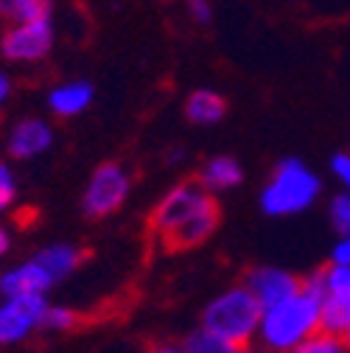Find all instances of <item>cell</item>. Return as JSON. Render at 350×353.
Listing matches in <instances>:
<instances>
[{
  "mask_svg": "<svg viewBox=\"0 0 350 353\" xmlns=\"http://www.w3.org/2000/svg\"><path fill=\"white\" fill-rule=\"evenodd\" d=\"M218 205L199 183H180L165 191L152 210V230L168 250H191L213 236Z\"/></svg>",
  "mask_w": 350,
  "mask_h": 353,
  "instance_id": "cell-1",
  "label": "cell"
},
{
  "mask_svg": "<svg viewBox=\"0 0 350 353\" xmlns=\"http://www.w3.org/2000/svg\"><path fill=\"white\" fill-rule=\"evenodd\" d=\"M322 331V300L311 286H300L289 300L264 308L258 325V342L269 353H291Z\"/></svg>",
  "mask_w": 350,
  "mask_h": 353,
  "instance_id": "cell-2",
  "label": "cell"
},
{
  "mask_svg": "<svg viewBox=\"0 0 350 353\" xmlns=\"http://www.w3.org/2000/svg\"><path fill=\"white\" fill-rule=\"evenodd\" d=\"M322 194L320 176L297 157H286L275 165L267 185L260 188V208L264 213L283 219L309 210Z\"/></svg>",
  "mask_w": 350,
  "mask_h": 353,
  "instance_id": "cell-3",
  "label": "cell"
},
{
  "mask_svg": "<svg viewBox=\"0 0 350 353\" xmlns=\"http://www.w3.org/2000/svg\"><path fill=\"white\" fill-rule=\"evenodd\" d=\"M264 308L247 292V286H230L222 294H216L202 312V328L222 336L225 342L236 345L238 350L258 339V325Z\"/></svg>",
  "mask_w": 350,
  "mask_h": 353,
  "instance_id": "cell-4",
  "label": "cell"
},
{
  "mask_svg": "<svg viewBox=\"0 0 350 353\" xmlns=\"http://www.w3.org/2000/svg\"><path fill=\"white\" fill-rule=\"evenodd\" d=\"M302 283L311 286L322 300V334L344 339V331L350 328V270L328 263L322 272L305 278Z\"/></svg>",
  "mask_w": 350,
  "mask_h": 353,
  "instance_id": "cell-5",
  "label": "cell"
},
{
  "mask_svg": "<svg viewBox=\"0 0 350 353\" xmlns=\"http://www.w3.org/2000/svg\"><path fill=\"white\" fill-rule=\"evenodd\" d=\"M132 191V176L121 163H104L90 174V183L81 196V210L90 219H104L112 216L115 210L123 208Z\"/></svg>",
  "mask_w": 350,
  "mask_h": 353,
  "instance_id": "cell-6",
  "label": "cell"
},
{
  "mask_svg": "<svg viewBox=\"0 0 350 353\" xmlns=\"http://www.w3.org/2000/svg\"><path fill=\"white\" fill-rule=\"evenodd\" d=\"M56 26L54 17H39L31 23H14L0 37V54L9 62H39L54 51Z\"/></svg>",
  "mask_w": 350,
  "mask_h": 353,
  "instance_id": "cell-7",
  "label": "cell"
},
{
  "mask_svg": "<svg viewBox=\"0 0 350 353\" xmlns=\"http://www.w3.org/2000/svg\"><path fill=\"white\" fill-rule=\"evenodd\" d=\"M48 305L45 297H0V345H20L42 331Z\"/></svg>",
  "mask_w": 350,
  "mask_h": 353,
  "instance_id": "cell-8",
  "label": "cell"
},
{
  "mask_svg": "<svg viewBox=\"0 0 350 353\" xmlns=\"http://www.w3.org/2000/svg\"><path fill=\"white\" fill-rule=\"evenodd\" d=\"M244 286L258 300L260 308H272V305L289 300L291 294H297L302 281L280 267H255V270H249Z\"/></svg>",
  "mask_w": 350,
  "mask_h": 353,
  "instance_id": "cell-9",
  "label": "cell"
},
{
  "mask_svg": "<svg viewBox=\"0 0 350 353\" xmlns=\"http://www.w3.org/2000/svg\"><path fill=\"white\" fill-rule=\"evenodd\" d=\"M54 146V126L45 118H23L12 126L6 149L14 160H37Z\"/></svg>",
  "mask_w": 350,
  "mask_h": 353,
  "instance_id": "cell-10",
  "label": "cell"
},
{
  "mask_svg": "<svg viewBox=\"0 0 350 353\" xmlns=\"http://www.w3.org/2000/svg\"><path fill=\"white\" fill-rule=\"evenodd\" d=\"M54 281L34 258L0 275V297H45Z\"/></svg>",
  "mask_w": 350,
  "mask_h": 353,
  "instance_id": "cell-11",
  "label": "cell"
},
{
  "mask_svg": "<svg viewBox=\"0 0 350 353\" xmlns=\"http://www.w3.org/2000/svg\"><path fill=\"white\" fill-rule=\"evenodd\" d=\"M93 99H96V90L90 81H84V79L62 81L48 93V110L56 118H76L93 104Z\"/></svg>",
  "mask_w": 350,
  "mask_h": 353,
  "instance_id": "cell-12",
  "label": "cell"
},
{
  "mask_svg": "<svg viewBox=\"0 0 350 353\" xmlns=\"http://www.w3.org/2000/svg\"><path fill=\"white\" fill-rule=\"evenodd\" d=\"M244 180V168L236 157L230 154H218V157H210L205 160V165L199 168V185L213 196V194H225V191H233L238 188Z\"/></svg>",
  "mask_w": 350,
  "mask_h": 353,
  "instance_id": "cell-13",
  "label": "cell"
},
{
  "mask_svg": "<svg viewBox=\"0 0 350 353\" xmlns=\"http://www.w3.org/2000/svg\"><path fill=\"white\" fill-rule=\"evenodd\" d=\"M34 261L39 263L42 270L48 272V278L56 283V281H65L68 275H73L79 267H81V261H84V250L70 244V241H56V244H48V247H42Z\"/></svg>",
  "mask_w": 350,
  "mask_h": 353,
  "instance_id": "cell-14",
  "label": "cell"
},
{
  "mask_svg": "<svg viewBox=\"0 0 350 353\" xmlns=\"http://www.w3.org/2000/svg\"><path fill=\"white\" fill-rule=\"evenodd\" d=\"M225 112H227L225 96H218L216 90H207V87L194 90L185 99V118L196 126H213V123H218L225 118Z\"/></svg>",
  "mask_w": 350,
  "mask_h": 353,
  "instance_id": "cell-15",
  "label": "cell"
},
{
  "mask_svg": "<svg viewBox=\"0 0 350 353\" xmlns=\"http://www.w3.org/2000/svg\"><path fill=\"white\" fill-rule=\"evenodd\" d=\"M0 17L14 23H31L39 17H51V3L45 0H0Z\"/></svg>",
  "mask_w": 350,
  "mask_h": 353,
  "instance_id": "cell-16",
  "label": "cell"
},
{
  "mask_svg": "<svg viewBox=\"0 0 350 353\" xmlns=\"http://www.w3.org/2000/svg\"><path fill=\"white\" fill-rule=\"evenodd\" d=\"M183 350H185V353H238L236 345H230V342H225L222 336L205 331L202 325H199L194 334H188V339L183 342Z\"/></svg>",
  "mask_w": 350,
  "mask_h": 353,
  "instance_id": "cell-17",
  "label": "cell"
},
{
  "mask_svg": "<svg viewBox=\"0 0 350 353\" xmlns=\"http://www.w3.org/2000/svg\"><path fill=\"white\" fill-rule=\"evenodd\" d=\"M328 219L339 239H350V194H336L328 202Z\"/></svg>",
  "mask_w": 350,
  "mask_h": 353,
  "instance_id": "cell-18",
  "label": "cell"
},
{
  "mask_svg": "<svg viewBox=\"0 0 350 353\" xmlns=\"http://www.w3.org/2000/svg\"><path fill=\"white\" fill-rule=\"evenodd\" d=\"M291 353H350L347 342L342 336H333V334H314L309 342H302L300 347H294Z\"/></svg>",
  "mask_w": 350,
  "mask_h": 353,
  "instance_id": "cell-19",
  "label": "cell"
},
{
  "mask_svg": "<svg viewBox=\"0 0 350 353\" xmlns=\"http://www.w3.org/2000/svg\"><path fill=\"white\" fill-rule=\"evenodd\" d=\"M79 323V314L68 305H48L45 312V323H42V331H54V334H65L73 331Z\"/></svg>",
  "mask_w": 350,
  "mask_h": 353,
  "instance_id": "cell-20",
  "label": "cell"
},
{
  "mask_svg": "<svg viewBox=\"0 0 350 353\" xmlns=\"http://www.w3.org/2000/svg\"><path fill=\"white\" fill-rule=\"evenodd\" d=\"M17 202V176L6 160H0V216Z\"/></svg>",
  "mask_w": 350,
  "mask_h": 353,
  "instance_id": "cell-21",
  "label": "cell"
},
{
  "mask_svg": "<svg viewBox=\"0 0 350 353\" xmlns=\"http://www.w3.org/2000/svg\"><path fill=\"white\" fill-rule=\"evenodd\" d=\"M331 174L336 176V183L342 185V194H350V152H339L331 160Z\"/></svg>",
  "mask_w": 350,
  "mask_h": 353,
  "instance_id": "cell-22",
  "label": "cell"
},
{
  "mask_svg": "<svg viewBox=\"0 0 350 353\" xmlns=\"http://www.w3.org/2000/svg\"><path fill=\"white\" fill-rule=\"evenodd\" d=\"M331 267L350 270V239H336V244L331 247Z\"/></svg>",
  "mask_w": 350,
  "mask_h": 353,
  "instance_id": "cell-23",
  "label": "cell"
},
{
  "mask_svg": "<svg viewBox=\"0 0 350 353\" xmlns=\"http://www.w3.org/2000/svg\"><path fill=\"white\" fill-rule=\"evenodd\" d=\"M188 12L194 14L196 23H205V26H207V23L213 20V6L207 3V0H194V3L188 6Z\"/></svg>",
  "mask_w": 350,
  "mask_h": 353,
  "instance_id": "cell-24",
  "label": "cell"
},
{
  "mask_svg": "<svg viewBox=\"0 0 350 353\" xmlns=\"http://www.w3.org/2000/svg\"><path fill=\"white\" fill-rule=\"evenodd\" d=\"M9 99H12V79L3 68H0V107H3Z\"/></svg>",
  "mask_w": 350,
  "mask_h": 353,
  "instance_id": "cell-25",
  "label": "cell"
},
{
  "mask_svg": "<svg viewBox=\"0 0 350 353\" xmlns=\"http://www.w3.org/2000/svg\"><path fill=\"white\" fill-rule=\"evenodd\" d=\"M12 250V233L6 225H0V255H6Z\"/></svg>",
  "mask_w": 350,
  "mask_h": 353,
  "instance_id": "cell-26",
  "label": "cell"
},
{
  "mask_svg": "<svg viewBox=\"0 0 350 353\" xmlns=\"http://www.w3.org/2000/svg\"><path fill=\"white\" fill-rule=\"evenodd\" d=\"M149 353H185V350H183V345H157Z\"/></svg>",
  "mask_w": 350,
  "mask_h": 353,
  "instance_id": "cell-27",
  "label": "cell"
},
{
  "mask_svg": "<svg viewBox=\"0 0 350 353\" xmlns=\"http://www.w3.org/2000/svg\"><path fill=\"white\" fill-rule=\"evenodd\" d=\"M238 353H269V350H264V347H244V350H238Z\"/></svg>",
  "mask_w": 350,
  "mask_h": 353,
  "instance_id": "cell-28",
  "label": "cell"
},
{
  "mask_svg": "<svg viewBox=\"0 0 350 353\" xmlns=\"http://www.w3.org/2000/svg\"><path fill=\"white\" fill-rule=\"evenodd\" d=\"M344 342H347V347H350V328L344 331Z\"/></svg>",
  "mask_w": 350,
  "mask_h": 353,
  "instance_id": "cell-29",
  "label": "cell"
}]
</instances>
